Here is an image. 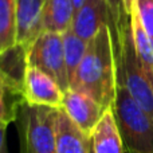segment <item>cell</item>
I'll return each instance as SVG.
<instances>
[{"mask_svg":"<svg viewBox=\"0 0 153 153\" xmlns=\"http://www.w3.org/2000/svg\"><path fill=\"white\" fill-rule=\"evenodd\" d=\"M117 83L116 45L110 26H105L89 42L70 89L89 95L109 109L116 101Z\"/></svg>","mask_w":153,"mask_h":153,"instance_id":"obj_1","label":"cell"},{"mask_svg":"<svg viewBox=\"0 0 153 153\" xmlns=\"http://www.w3.org/2000/svg\"><path fill=\"white\" fill-rule=\"evenodd\" d=\"M118 82V81H117ZM113 113L128 153H153V117L134 100L122 83H117Z\"/></svg>","mask_w":153,"mask_h":153,"instance_id":"obj_2","label":"cell"},{"mask_svg":"<svg viewBox=\"0 0 153 153\" xmlns=\"http://www.w3.org/2000/svg\"><path fill=\"white\" fill-rule=\"evenodd\" d=\"M116 45L117 81L124 85L133 100L153 117V83L137 56L129 22L120 30Z\"/></svg>","mask_w":153,"mask_h":153,"instance_id":"obj_3","label":"cell"},{"mask_svg":"<svg viewBox=\"0 0 153 153\" xmlns=\"http://www.w3.org/2000/svg\"><path fill=\"white\" fill-rule=\"evenodd\" d=\"M59 109L20 103L18 129L20 153H56V117Z\"/></svg>","mask_w":153,"mask_h":153,"instance_id":"obj_4","label":"cell"},{"mask_svg":"<svg viewBox=\"0 0 153 153\" xmlns=\"http://www.w3.org/2000/svg\"><path fill=\"white\" fill-rule=\"evenodd\" d=\"M27 65L35 66L51 75L63 91L70 89L65 61L63 34L42 32L27 50Z\"/></svg>","mask_w":153,"mask_h":153,"instance_id":"obj_5","label":"cell"},{"mask_svg":"<svg viewBox=\"0 0 153 153\" xmlns=\"http://www.w3.org/2000/svg\"><path fill=\"white\" fill-rule=\"evenodd\" d=\"M63 90L59 83L46 71L27 65L23 79V100L30 105L62 108Z\"/></svg>","mask_w":153,"mask_h":153,"instance_id":"obj_6","label":"cell"},{"mask_svg":"<svg viewBox=\"0 0 153 153\" xmlns=\"http://www.w3.org/2000/svg\"><path fill=\"white\" fill-rule=\"evenodd\" d=\"M61 109L79 128V130L89 137L106 111V109L91 97L74 89H67L63 93Z\"/></svg>","mask_w":153,"mask_h":153,"instance_id":"obj_7","label":"cell"},{"mask_svg":"<svg viewBox=\"0 0 153 153\" xmlns=\"http://www.w3.org/2000/svg\"><path fill=\"white\" fill-rule=\"evenodd\" d=\"M105 26H110L113 32V20L106 0H86L75 11L71 28L78 36L90 42Z\"/></svg>","mask_w":153,"mask_h":153,"instance_id":"obj_8","label":"cell"},{"mask_svg":"<svg viewBox=\"0 0 153 153\" xmlns=\"http://www.w3.org/2000/svg\"><path fill=\"white\" fill-rule=\"evenodd\" d=\"M43 4L45 0H16V42L26 50L43 32Z\"/></svg>","mask_w":153,"mask_h":153,"instance_id":"obj_9","label":"cell"},{"mask_svg":"<svg viewBox=\"0 0 153 153\" xmlns=\"http://www.w3.org/2000/svg\"><path fill=\"white\" fill-rule=\"evenodd\" d=\"M93 153H125V146L116 122L113 109L109 108L90 134Z\"/></svg>","mask_w":153,"mask_h":153,"instance_id":"obj_10","label":"cell"},{"mask_svg":"<svg viewBox=\"0 0 153 153\" xmlns=\"http://www.w3.org/2000/svg\"><path fill=\"white\" fill-rule=\"evenodd\" d=\"M56 153H90V137L79 130L62 109L56 117Z\"/></svg>","mask_w":153,"mask_h":153,"instance_id":"obj_11","label":"cell"},{"mask_svg":"<svg viewBox=\"0 0 153 153\" xmlns=\"http://www.w3.org/2000/svg\"><path fill=\"white\" fill-rule=\"evenodd\" d=\"M75 15L73 0H45L42 13L43 32L65 34L71 28Z\"/></svg>","mask_w":153,"mask_h":153,"instance_id":"obj_12","label":"cell"},{"mask_svg":"<svg viewBox=\"0 0 153 153\" xmlns=\"http://www.w3.org/2000/svg\"><path fill=\"white\" fill-rule=\"evenodd\" d=\"M129 24L130 30H132L133 45H134L137 56L143 65L144 70H145L146 75L149 76L151 82L153 83V39L145 31L136 10H133L130 13Z\"/></svg>","mask_w":153,"mask_h":153,"instance_id":"obj_13","label":"cell"},{"mask_svg":"<svg viewBox=\"0 0 153 153\" xmlns=\"http://www.w3.org/2000/svg\"><path fill=\"white\" fill-rule=\"evenodd\" d=\"M23 101L22 87L0 71V121L8 125L16 121L19 108Z\"/></svg>","mask_w":153,"mask_h":153,"instance_id":"obj_14","label":"cell"},{"mask_svg":"<svg viewBox=\"0 0 153 153\" xmlns=\"http://www.w3.org/2000/svg\"><path fill=\"white\" fill-rule=\"evenodd\" d=\"M27 69V50L16 45L0 54V71L23 90L24 73Z\"/></svg>","mask_w":153,"mask_h":153,"instance_id":"obj_15","label":"cell"},{"mask_svg":"<svg viewBox=\"0 0 153 153\" xmlns=\"http://www.w3.org/2000/svg\"><path fill=\"white\" fill-rule=\"evenodd\" d=\"M16 45V0H0V54Z\"/></svg>","mask_w":153,"mask_h":153,"instance_id":"obj_16","label":"cell"},{"mask_svg":"<svg viewBox=\"0 0 153 153\" xmlns=\"http://www.w3.org/2000/svg\"><path fill=\"white\" fill-rule=\"evenodd\" d=\"M89 42L83 40L81 36L73 31V28L67 30L63 34V47H65V61H66L67 76H69V83L74 79L75 73L86 54Z\"/></svg>","mask_w":153,"mask_h":153,"instance_id":"obj_17","label":"cell"},{"mask_svg":"<svg viewBox=\"0 0 153 153\" xmlns=\"http://www.w3.org/2000/svg\"><path fill=\"white\" fill-rule=\"evenodd\" d=\"M133 10H136L145 31L153 39V0H134Z\"/></svg>","mask_w":153,"mask_h":153,"instance_id":"obj_18","label":"cell"},{"mask_svg":"<svg viewBox=\"0 0 153 153\" xmlns=\"http://www.w3.org/2000/svg\"><path fill=\"white\" fill-rule=\"evenodd\" d=\"M106 3L110 10L111 20H113V38L116 40L120 30L129 22V16L125 13L122 0H106Z\"/></svg>","mask_w":153,"mask_h":153,"instance_id":"obj_19","label":"cell"},{"mask_svg":"<svg viewBox=\"0 0 153 153\" xmlns=\"http://www.w3.org/2000/svg\"><path fill=\"white\" fill-rule=\"evenodd\" d=\"M8 124L0 121V153H8L7 145H5V130H7Z\"/></svg>","mask_w":153,"mask_h":153,"instance_id":"obj_20","label":"cell"},{"mask_svg":"<svg viewBox=\"0 0 153 153\" xmlns=\"http://www.w3.org/2000/svg\"><path fill=\"white\" fill-rule=\"evenodd\" d=\"M122 4H124L125 13L128 16H130V13L133 11V5H134V0H122Z\"/></svg>","mask_w":153,"mask_h":153,"instance_id":"obj_21","label":"cell"},{"mask_svg":"<svg viewBox=\"0 0 153 153\" xmlns=\"http://www.w3.org/2000/svg\"><path fill=\"white\" fill-rule=\"evenodd\" d=\"M85 1H86V0H73V3H74V7H75V11L79 10V8H81V5L83 4Z\"/></svg>","mask_w":153,"mask_h":153,"instance_id":"obj_22","label":"cell"},{"mask_svg":"<svg viewBox=\"0 0 153 153\" xmlns=\"http://www.w3.org/2000/svg\"><path fill=\"white\" fill-rule=\"evenodd\" d=\"M90 153H93V151H91V146H90Z\"/></svg>","mask_w":153,"mask_h":153,"instance_id":"obj_23","label":"cell"}]
</instances>
